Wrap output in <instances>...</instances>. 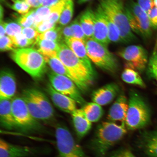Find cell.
Here are the masks:
<instances>
[{
	"label": "cell",
	"mask_w": 157,
	"mask_h": 157,
	"mask_svg": "<svg viewBox=\"0 0 157 157\" xmlns=\"http://www.w3.org/2000/svg\"><path fill=\"white\" fill-rule=\"evenodd\" d=\"M57 56L67 68L72 81L80 91L87 92L95 80V70L88 67L64 42L59 45Z\"/></svg>",
	"instance_id": "obj_1"
},
{
	"label": "cell",
	"mask_w": 157,
	"mask_h": 157,
	"mask_svg": "<svg viewBox=\"0 0 157 157\" xmlns=\"http://www.w3.org/2000/svg\"><path fill=\"white\" fill-rule=\"evenodd\" d=\"M127 133L124 123L118 124L105 121L98 125L90 147L97 157H105L111 148L119 142Z\"/></svg>",
	"instance_id": "obj_2"
},
{
	"label": "cell",
	"mask_w": 157,
	"mask_h": 157,
	"mask_svg": "<svg viewBox=\"0 0 157 157\" xmlns=\"http://www.w3.org/2000/svg\"><path fill=\"white\" fill-rule=\"evenodd\" d=\"M99 5L118 28L122 43L129 44L136 40V37L129 25L122 0H99Z\"/></svg>",
	"instance_id": "obj_3"
},
{
	"label": "cell",
	"mask_w": 157,
	"mask_h": 157,
	"mask_svg": "<svg viewBox=\"0 0 157 157\" xmlns=\"http://www.w3.org/2000/svg\"><path fill=\"white\" fill-rule=\"evenodd\" d=\"M11 56L16 63L33 78L39 79L44 75L47 63L38 50L31 48H17L13 51Z\"/></svg>",
	"instance_id": "obj_4"
},
{
	"label": "cell",
	"mask_w": 157,
	"mask_h": 157,
	"mask_svg": "<svg viewBox=\"0 0 157 157\" xmlns=\"http://www.w3.org/2000/svg\"><path fill=\"white\" fill-rule=\"evenodd\" d=\"M128 107L125 122L127 129L135 130L148 124L150 113L148 106L138 94L131 91L129 94Z\"/></svg>",
	"instance_id": "obj_5"
},
{
	"label": "cell",
	"mask_w": 157,
	"mask_h": 157,
	"mask_svg": "<svg viewBox=\"0 0 157 157\" xmlns=\"http://www.w3.org/2000/svg\"><path fill=\"white\" fill-rule=\"evenodd\" d=\"M85 41L87 56L91 62L105 71L113 73L117 71L118 62L108 46L93 38H87Z\"/></svg>",
	"instance_id": "obj_6"
},
{
	"label": "cell",
	"mask_w": 157,
	"mask_h": 157,
	"mask_svg": "<svg viewBox=\"0 0 157 157\" xmlns=\"http://www.w3.org/2000/svg\"><path fill=\"white\" fill-rule=\"evenodd\" d=\"M129 25L132 32L145 39L150 38L152 27L147 13L136 2L130 0L125 5Z\"/></svg>",
	"instance_id": "obj_7"
},
{
	"label": "cell",
	"mask_w": 157,
	"mask_h": 157,
	"mask_svg": "<svg viewBox=\"0 0 157 157\" xmlns=\"http://www.w3.org/2000/svg\"><path fill=\"white\" fill-rule=\"evenodd\" d=\"M55 135L58 157H88L75 142L67 127L62 124H58Z\"/></svg>",
	"instance_id": "obj_8"
},
{
	"label": "cell",
	"mask_w": 157,
	"mask_h": 157,
	"mask_svg": "<svg viewBox=\"0 0 157 157\" xmlns=\"http://www.w3.org/2000/svg\"><path fill=\"white\" fill-rule=\"evenodd\" d=\"M13 113L17 129L24 131H31L38 129L39 125L29 110L22 97L11 99Z\"/></svg>",
	"instance_id": "obj_9"
},
{
	"label": "cell",
	"mask_w": 157,
	"mask_h": 157,
	"mask_svg": "<svg viewBox=\"0 0 157 157\" xmlns=\"http://www.w3.org/2000/svg\"><path fill=\"white\" fill-rule=\"evenodd\" d=\"M117 55L124 62L125 67L142 72L148 63V56L146 50L138 45H131L120 50Z\"/></svg>",
	"instance_id": "obj_10"
},
{
	"label": "cell",
	"mask_w": 157,
	"mask_h": 157,
	"mask_svg": "<svg viewBox=\"0 0 157 157\" xmlns=\"http://www.w3.org/2000/svg\"><path fill=\"white\" fill-rule=\"evenodd\" d=\"M48 76L50 84L57 91L71 98L80 105H84L86 103L80 90L70 78L52 71Z\"/></svg>",
	"instance_id": "obj_11"
},
{
	"label": "cell",
	"mask_w": 157,
	"mask_h": 157,
	"mask_svg": "<svg viewBox=\"0 0 157 157\" xmlns=\"http://www.w3.org/2000/svg\"><path fill=\"white\" fill-rule=\"evenodd\" d=\"M94 24L93 38L108 46L110 43L108 37L107 16L99 5L94 10Z\"/></svg>",
	"instance_id": "obj_12"
},
{
	"label": "cell",
	"mask_w": 157,
	"mask_h": 157,
	"mask_svg": "<svg viewBox=\"0 0 157 157\" xmlns=\"http://www.w3.org/2000/svg\"><path fill=\"white\" fill-rule=\"evenodd\" d=\"M119 91V86L116 83L108 84L93 92L92 101L101 106L107 105L118 95Z\"/></svg>",
	"instance_id": "obj_13"
},
{
	"label": "cell",
	"mask_w": 157,
	"mask_h": 157,
	"mask_svg": "<svg viewBox=\"0 0 157 157\" xmlns=\"http://www.w3.org/2000/svg\"><path fill=\"white\" fill-rule=\"evenodd\" d=\"M0 76V99H12L17 90L14 74L11 71L5 69L1 71Z\"/></svg>",
	"instance_id": "obj_14"
},
{
	"label": "cell",
	"mask_w": 157,
	"mask_h": 157,
	"mask_svg": "<svg viewBox=\"0 0 157 157\" xmlns=\"http://www.w3.org/2000/svg\"><path fill=\"white\" fill-rule=\"evenodd\" d=\"M47 91L55 105L62 111L71 114L77 109L75 100L57 91L50 83L47 86Z\"/></svg>",
	"instance_id": "obj_15"
},
{
	"label": "cell",
	"mask_w": 157,
	"mask_h": 157,
	"mask_svg": "<svg viewBox=\"0 0 157 157\" xmlns=\"http://www.w3.org/2000/svg\"><path fill=\"white\" fill-rule=\"evenodd\" d=\"M128 107V101L126 96L121 94L118 96L109 109L107 118L113 122L124 123Z\"/></svg>",
	"instance_id": "obj_16"
},
{
	"label": "cell",
	"mask_w": 157,
	"mask_h": 157,
	"mask_svg": "<svg viewBox=\"0 0 157 157\" xmlns=\"http://www.w3.org/2000/svg\"><path fill=\"white\" fill-rule=\"evenodd\" d=\"M34 152L30 147L11 144L2 139L0 140V157H27Z\"/></svg>",
	"instance_id": "obj_17"
},
{
	"label": "cell",
	"mask_w": 157,
	"mask_h": 157,
	"mask_svg": "<svg viewBox=\"0 0 157 157\" xmlns=\"http://www.w3.org/2000/svg\"><path fill=\"white\" fill-rule=\"evenodd\" d=\"M71 115L76 135L78 139H81L91 130L92 123L88 120L82 109H76Z\"/></svg>",
	"instance_id": "obj_18"
},
{
	"label": "cell",
	"mask_w": 157,
	"mask_h": 157,
	"mask_svg": "<svg viewBox=\"0 0 157 157\" xmlns=\"http://www.w3.org/2000/svg\"><path fill=\"white\" fill-rule=\"evenodd\" d=\"M0 120L3 128L10 130L17 129L12 109L11 100L1 99Z\"/></svg>",
	"instance_id": "obj_19"
},
{
	"label": "cell",
	"mask_w": 157,
	"mask_h": 157,
	"mask_svg": "<svg viewBox=\"0 0 157 157\" xmlns=\"http://www.w3.org/2000/svg\"><path fill=\"white\" fill-rule=\"evenodd\" d=\"M64 42L80 60L88 67L94 70L91 62L87 56L85 41L82 39L71 37L66 39Z\"/></svg>",
	"instance_id": "obj_20"
},
{
	"label": "cell",
	"mask_w": 157,
	"mask_h": 157,
	"mask_svg": "<svg viewBox=\"0 0 157 157\" xmlns=\"http://www.w3.org/2000/svg\"><path fill=\"white\" fill-rule=\"evenodd\" d=\"M139 144L148 157H157V129L143 133Z\"/></svg>",
	"instance_id": "obj_21"
},
{
	"label": "cell",
	"mask_w": 157,
	"mask_h": 157,
	"mask_svg": "<svg viewBox=\"0 0 157 157\" xmlns=\"http://www.w3.org/2000/svg\"><path fill=\"white\" fill-rule=\"evenodd\" d=\"M22 97L26 104L29 113L36 120L45 121L50 119L39 107L29 93L28 89L23 91Z\"/></svg>",
	"instance_id": "obj_22"
},
{
	"label": "cell",
	"mask_w": 157,
	"mask_h": 157,
	"mask_svg": "<svg viewBox=\"0 0 157 157\" xmlns=\"http://www.w3.org/2000/svg\"><path fill=\"white\" fill-rule=\"evenodd\" d=\"M27 89L42 110L50 118L53 116L54 109L47 96L43 92L35 88Z\"/></svg>",
	"instance_id": "obj_23"
},
{
	"label": "cell",
	"mask_w": 157,
	"mask_h": 157,
	"mask_svg": "<svg viewBox=\"0 0 157 157\" xmlns=\"http://www.w3.org/2000/svg\"><path fill=\"white\" fill-rule=\"evenodd\" d=\"M79 22L87 38H93L94 18L93 10L88 8L79 17Z\"/></svg>",
	"instance_id": "obj_24"
},
{
	"label": "cell",
	"mask_w": 157,
	"mask_h": 157,
	"mask_svg": "<svg viewBox=\"0 0 157 157\" xmlns=\"http://www.w3.org/2000/svg\"><path fill=\"white\" fill-rule=\"evenodd\" d=\"M59 44L54 41L39 39L34 46L43 56H56Z\"/></svg>",
	"instance_id": "obj_25"
},
{
	"label": "cell",
	"mask_w": 157,
	"mask_h": 157,
	"mask_svg": "<svg viewBox=\"0 0 157 157\" xmlns=\"http://www.w3.org/2000/svg\"><path fill=\"white\" fill-rule=\"evenodd\" d=\"M82 109L88 120L91 123L99 121L103 115V110L101 106L94 102L86 103Z\"/></svg>",
	"instance_id": "obj_26"
},
{
	"label": "cell",
	"mask_w": 157,
	"mask_h": 157,
	"mask_svg": "<svg viewBox=\"0 0 157 157\" xmlns=\"http://www.w3.org/2000/svg\"><path fill=\"white\" fill-rule=\"evenodd\" d=\"M44 56L47 64L50 67L52 72L56 74L66 76L72 80L71 76L67 68L57 56Z\"/></svg>",
	"instance_id": "obj_27"
},
{
	"label": "cell",
	"mask_w": 157,
	"mask_h": 157,
	"mask_svg": "<svg viewBox=\"0 0 157 157\" xmlns=\"http://www.w3.org/2000/svg\"><path fill=\"white\" fill-rule=\"evenodd\" d=\"M121 78L123 81L128 84L142 88L146 87L144 81L138 72L132 68L125 67L121 74Z\"/></svg>",
	"instance_id": "obj_28"
},
{
	"label": "cell",
	"mask_w": 157,
	"mask_h": 157,
	"mask_svg": "<svg viewBox=\"0 0 157 157\" xmlns=\"http://www.w3.org/2000/svg\"><path fill=\"white\" fill-rule=\"evenodd\" d=\"M63 29L61 26H55L39 35V39L41 40H50L60 44L64 41L62 34Z\"/></svg>",
	"instance_id": "obj_29"
},
{
	"label": "cell",
	"mask_w": 157,
	"mask_h": 157,
	"mask_svg": "<svg viewBox=\"0 0 157 157\" xmlns=\"http://www.w3.org/2000/svg\"><path fill=\"white\" fill-rule=\"evenodd\" d=\"M74 13V3L72 0H68L65 4L58 21L60 26H64L71 20Z\"/></svg>",
	"instance_id": "obj_30"
},
{
	"label": "cell",
	"mask_w": 157,
	"mask_h": 157,
	"mask_svg": "<svg viewBox=\"0 0 157 157\" xmlns=\"http://www.w3.org/2000/svg\"><path fill=\"white\" fill-rule=\"evenodd\" d=\"M107 18L108 24V37H109L110 42L122 43L120 31L118 28L107 17Z\"/></svg>",
	"instance_id": "obj_31"
},
{
	"label": "cell",
	"mask_w": 157,
	"mask_h": 157,
	"mask_svg": "<svg viewBox=\"0 0 157 157\" xmlns=\"http://www.w3.org/2000/svg\"><path fill=\"white\" fill-rule=\"evenodd\" d=\"M67 1L61 2L57 4L51 6L52 10V13L46 20L53 24H56V23L59 21L65 4Z\"/></svg>",
	"instance_id": "obj_32"
},
{
	"label": "cell",
	"mask_w": 157,
	"mask_h": 157,
	"mask_svg": "<svg viewBox=\"0 0 157 157\" xmlns=\"http://www.w3.org/2000/svg\"><path fill=\"white\" fill-rule=\"evenodd\" d=\"M10 37L17 49L26 48L35 45L34 43L27 39L22 33Z\"/></svg>",
	"instance_id": "obj_33"
},
{
	"label": "cell",
	"mask_w": 157,
	"mask_h": 157,
	"mask_svg": "<svg viewBox=\"0 0 157 157\" xmlns=\"http://www.w3.org/2000/svg\"><path fill=\"white\" fill-rule=\"evenodd\" d=\"M34 10H33L27 14L22 15L17 19V22L21 27L35 28L36 23L34 16Z\"/></svg>",
	"instance_id": "obj_34"
},
{
	"label": "cell",
	"mask_w": 157,
	"mask_h": 157,
	"mask_svg": "<svg viewBox=\"0 0 157 157\" xmlns=\"http://www.w3.org/2000/svg\"><path fill=\"white\" fill-rule=\"evenodd\" d=\"M52 12L51 7L41 6L34 10V16L36 26L41 21L46 20Z\"/></svg>",
	"instance_id": "obj_35"
},
{
	"label": "cell",
	"mask_w": 157,
	"mask_h": 157,
	"mask_svg": "<svg viewBox=\"0 0 157 157\" xmlns=\"http://www.w3.org/2000/svg\"><path fill=\"white\" fill-rule=\"evenodd\" d=\"M11 8L20 14L24 15L29 12L30 6L24 0H15Z\"/></svg>",
	"instance_id": "obj_36"
},
{
	"label": "cell",
	"mask_w": 157,
	"mask_h": 157,
	"mask_svg": "<svg viewBox=\"0 0 157 157\" xmlns=\"http://www.w3.org/2000/svg\"><path fill=\"white\" fill-rule=\"evenodd\" d=\"M6 29V33L10 37L15 35L22 32L23 27L19 23L15 22L6 23L4 22Z\"/></svg>",
	"instance_id": "obj_37"
},
{
	"label": "cell",
	"mask_w": 157,
	"mask_h": 157,
	"mask_svg": "<svg viewBox=\"0 0 157 157\" xmlns=\"http://www.w3.org/2000/svg\"><path fill=\"white\" fill-rule=\"evenodd\" d=\"M73 33V37L82 39L84 41L87 39L83 32L81 25H80L79 19H76L72 21L70 25Z\"/></svg>",
	"instance_id": "obj_38"
},
{
	"label": "cell",
	"mask_w": 157,
	"mask_h": 157,
	"mask_svg": "<svg viewBox=\"0 0 157 157\" xmlns=\"http://www.w3.org/2000/svg\"><path fill=\"white\" fill-rule=\"evenodd\" d=\"M21 33L27 39L34 43L35 45L38 40L40 35L36 29L33 27L23 28Z\"/></svg>",
	"instance_id": "obj_39"
},
{
	"label": "cell",
	"mask_w": 157,
	"mask_h": 157,
	"mask_svg": "<svg viewBox=\"0 0 157 157\" xmlns=\"http://www.w3.org/2000/svg\"><path fill=\"white\" fill-rule=\"evenodd\" d=\"M10 37L5 36L0 39V49L1 52L13 50L16 49Z\"/></svg>",
	"instance_id": "obj_40"
},
{
	"label": "cell",
	"mask_w": 157,
	"mask_h": 157,
	"mask_svg": "<svg viewBox=\"0 0 157 157\" xmlns=\"http://www.w3.org/2000/svg\"><path fill=\"white\" fill-rule=\"evenodd\" d=\"M148 71L152 77L157 75V48L155 50L148 63Z\"/></svg>",
	"instance_id": "obj_41"
},
{
	"label": "cell",
	"mask_w": 157,
	"mask_h": 157,
	"mask_svg": "<svg viewBox=\"0 0 157 157\" xmlns=\"http://www.w3.org/2000/svg\"><path fill=\"white\" fill-rule=\"evenodd\" d=\"M56 26V24H53L48 21H44L38 23L35 29L39 33L42 34Z\"/></svg>",
	"instance_id": "obj_42"
},
{
	"label": "cell",
	"mask_w": 157,
	"mask_h": 157,
	"mask_svg": "<svg viewBox=\"0 0 157 157\" xmlns=\"http://www.w3.org/2000/svg\"><path fill=\"white\" fill-rule=\"evenodd\" d=\"M137 3L147 13L154 7V0H136Z\"/></svg>",
	"instance_id": "obj_43"
},
{
	"label": "cell",
	"mask_w": 157,
	"mask_h": 157,
	"mask_svg": "<svg viewBox=\"0 0 157 157\" xmlns=\"http://www.w3.org/2000/svg\"><path fill=\"white\" fill-rule=\"evenodd\" d=\"M153 28L157 29V8H153L147 13Z\"/></svg>",
	"instance_id": "obj_44"
},
{
	"label": "cell",
	"mask_w": 157,
	"mask_h": 157,
	"mask_svg": "<svg viewBox=\"0 0 157 157\" xmlns=\"http://www.w3.org/2000/svg\"><path fill=\"white\" fill-rule=\"evenodd\" d=\"M111 157H136L131 151L124 149L117 152Z\"/></svg>",
	"instance_id": "obj_45"
},
{
	"label": "cell",
	"mask_w": 157,
	"mask_h": 157,
	"mask_svg": "<svg viewBox=\"0 0 157 157\" xmlns=\"http://www.w3.org/2000/svg\"><path fill=\"white\" fill-rule=\"evenodd\" d=\"M68 0H39L41 6L51 7L63 1Z\"/></svg>",
	"instance_id": "obj_46"
},
{
	"label": "cell",
	"mask_w": 157,
	"mask_h": 157,
	"mask_svg": "<svg viewBox=\"0 0 157 157\" xmlns=\"http://www.w3.org/2000/svg\"><path fill=\"white\" fill-rule=\"evenodd\" d=\"M62 34L64 40L66 39L73 37V33H72V29L70 25L65 27L63 29Z\"/></svg>",
	"instance_id": "obj_47"
},
{
	"label": "cell",
	"mask_w": 157,
	"mask_h": 157,
	"mask_svg": "<svg viewBox=\"0 0 157 157\" xmlns=\"http://www.w3.org/2000/svg\"><path fill=\"white\" fill-rule=\"evenodd\" d=\"M24 1L28 4L31 7L39 8L41 6V4L39 0H24Z\"/></svg>",
	"instance_id": "obj_48"
},
{
	"label": "cell",
	"mask_w": 157,
	"mask_h": 157,
	"mask_svg": "<svg viewBox=\"0 0 157 157\" xmlns=\"http://www.w3.org/2000/svg\"><path fill=\"white\" fill-rule=\"evenodd\" d=\"M1 29H0V38L5 36L6 31L4 23L2 21H1Z\"/></svg>",
	"instance_id": "obj_49"
},
{
	"label": "cell",
	"mask_w": 157,
	"mask_h": 157,
	"mask_svg": "<svg viewBox=\"0 0 157 157\" xmlns=\"http://www.w3.org/2000/svg\"><path fill=\"white\" fill-rule=\"evenodd\" d=\"M3 15V10L2 7L1 6L0 7V17H1V21H2V19Z\"/></svg>",
	"instance_id": "obj_50"
},
{
	"label": "cell",
	"mask_w": 157,
	"mask_h": 157,
	"mask_svg": "<svg viewBox=\"0 0 157 157\" xmlns=\"http://www.w3.org/2000/svg\"><path fill=\"white\" fill-rule=\"evenodd\" d=\"M91 1V0H78V3L79 4H82L84 3L87 2Z\"/></svg>",
	"instance_id": "obj_51"
},
{
	"label": "cell",
	"mask_w": 157,
	"mask_h": 157,
	"mask_svg": "<svg viewBox=\"0 0 157 157\" xmlns=\"http://www.w3.org/2000/svg\"><path fill=\"white\" fill-rule=\"evenodd\" d=\"M154 6L157 8V0H154Z\"/></svg>",
	"instance_id": "obj_52"
},
{
	"label": "cell",
	"mask_w": 157,
	"mask_h": 157,
	"mask_svg": "<svg viewBox=\"0 0 157 157\" xmlns=\"http://www.w3.org/2000/svg\"><path fill=\"white\" fill-rule=\"evenodd\" d=\"M155 79L156 80V81L157 82V75H156L155 76Z\"/></svg>",
	"instance_id": "obj_53"
}]
</instances>
